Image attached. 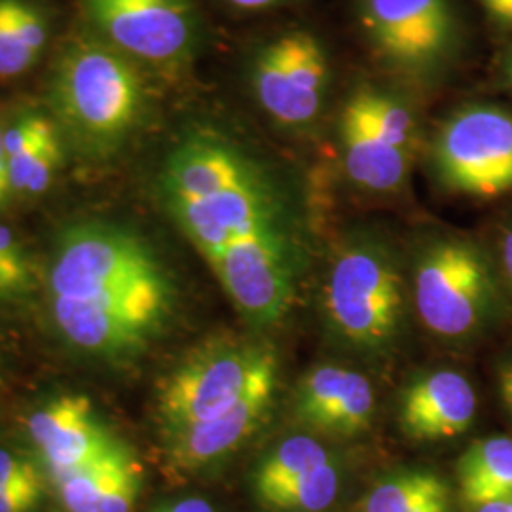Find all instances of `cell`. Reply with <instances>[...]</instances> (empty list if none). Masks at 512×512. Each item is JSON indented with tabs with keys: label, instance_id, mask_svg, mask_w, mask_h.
<instances>
[{
	"label": "cell",
	"instance_id": "6da1fadb",
	"mask_svg": "<svg viewBox=\"0 0 512 512\" xmlns=\"http://www.w3.org/2000/svg\"><path fill=\"white\" fill-rule=\"evenodd\" d=\"M162 194L207 262L239 239H294L274 181L215 133H192L173 148L162 171Z\"/></svg>",
	"mask_w": 512,
	"mask_h": 512
},
{
	"label": "cell",
	"instance_id": "7a4b0ae2",
	"mask_svg": "<svg viewBox=\"0 0 512 512\" xmlns=\"http://www.w3.org/2000/svg\"><path fill=\"white\" fill-rule=\"evenodd\" d=\"M55 122L76 147L107 156L139 126L147 109L141 74L107 40L76 37L63 48L50 78Z\"/></svg>",
	"mask_w": 512,
	"mask_h": 512
},
{
	"label": "cell",
	"instance_id": "3957f363",
	"mask_svg": "<svg viewBox=\"0 0 512 512\" xmlns=\"http://www.w3.org/2000/svg\"><path fill=\"white\" fill-rule=\"evenodd\" d=\"M171 306L165 274L120 285L88 300L52 298L55 325L65 340L103 359H120L147 346Z\"/></svg>",
	"mask_w": 512,
	"mask_h": 512
},
{
	"label": "cell",
	"instance_id": "277c9868",
	"mask_svg": "<svg viewBox=\"0 0 512 512\" xmlns=\"http://www.w3.org/2000/svg\"><path fill=\"white\" fill-rule=\"evenodd\" d=\"M274 361L270 349L239 340H217L194 351L169 374L160 391L158 416L164 431L224 414Z\"/></svg>",
	"mask_w": 512,
	"mask_h": 512
},
{
	"label": "cell",
	"instance_id": "5b68a950",
	"mask_svg": "<svg viewBox=\"0 0 512 512\" xmlns=\"http://www.w3.org/2000/svg\"><path fill=\"white\" fill-rule=\"evenodd\" d=\"M404 298L401 275L378 247H349L330 268L325 311L348 342L380 348L399 329Z\"/></svg>",
	"mask_w": 512,
	"mask_h": 512
},
{
	"label": "cell",
	"instance_id": "8992f818",
	"mask_svg": "<svg viewBox=\"0 0 512 512\" xmlns=\"http://www.w3.org/2000/svg\"><path fill=\"white\" fill-rule=\"evenodd\" d=\"M164 274L145 239L109 222H80L57 241L52 298L88 300L114 287Z\"/></svg>",
	"mask_w": 512,
	"mask_h": 512
},
{
	"label": "cell",
	"instance_id": "52a82bcc",
	"mask_svg": "<svg viewBox=\"0 0 512 512\" xmlns=\"http://www.w3.org/2000/svg\"><path fill=\"white\" fill-rule=\"evenodd\" d=\"M435 167L444 186L476 198L512 190V116L497 107H467L440 129Z\"/></svg>",
	"mask_w": 512,
	"mask_h": 512
},
{
	"label": "cell",
	"instance_id": "ba28073f",
	"mask_svg": "<svg viewBox=\"0 0 512 512\" xmlns=\"http://www.w3.org/2000/svg\"><path fill=\"white\" fill-rule=\"evenodd\" d=\"M329 57L306 31H293L264 46L253 61L251 82L260 107L287 126H306L329 90Z\"/></svg>",
	"mask_w": 512,
	"mask_h": 512
},
{
	"label": "cell",
	"instance_id": "9c48e42d",
	"mask_svg": "<svg viewBox=\"0 0 512 512\" xmlns=\"http://www.w3.org/2000/svg\"><path fill=\"white\" fill-rule=\"evenodd\" d=\"M488 272L475 247L442 241L416 270V306L427 329L459 338L475 329L488 300Z\"/></svg>",
	"mask_w": 512,
	"mask_h": 512
},
{
	"label": "cell",
	"instance_id": "30bf717a",
	"mask_svg": "<svg viewBox=\"0 0 512 512\" xmlns=\"http://www.w3.org/2000/svg\"><path fill=\"white\" fill-rule=\"evenodd\" d=\"M361 19L376 54L401 73L433 71L454 44L448 0H363Z\"/></svg>",
	"mask_w": 512,
	"mask_h": 512
},
{
	"label": "cell",
	"instance_id": "8fae6325",
	"mask_svg": "<svg viewBox=\"0 0 512 512\" xmlns=\"http://www.w3.org/2000/svg\"><path fill=\"white\" fill-rule=\"evenodd\" d=\"M296 255L294 239H239L213 256L209 266L247 319L274 325L293 302Z\"/></svg>",
	"mask_w": 512,
	"mask_h": 512
},
{
	"label": "cell",
	"instance_id": "7c38bea8",
	"mask_svg": "<svg viewBox=\"0 0 512 512\" xmlns=\"http://www.w3.org/2000/svg\"><path fill=\"white\" fill-rule=\"evenodd\" d=\"M86 12L110 46L152 65H177L194 46L188 0H84Z\"/></svg>",
	"mask_w": 512,
	"mask_h": 512
},
{
	"label": "cell",
	"instance_id": "4fadbf2b",
	"mask_svg": "<svg viewBox=\"0 0 512 512\" xmlns=\"http://www.w3.org/2000/svg\"><path fill=\"white\" fill-rule=\"evenodd\" d=\"M277 387V361L266 366L247 393L213 420L164 431V458L173 473H196L236 452L268 416Z\"/></svg>",
	"mask_w": 512,
	"mask_h": 512
},
{
	"label": "cell",
	"instance_id": "5bb4252c",
	"mask_svg": "<svg viewBox=\"0 0 512 512\" xmlns=\"http://www.w3.org/2000/svg\"><path fill=\"white\" fill-rule=\"evenodd\" d=\"M27 427L52 478L101 458L118 440L101 425L90 399L82 395L48 401L29 418Z\"/></svg>",
	"mask_w": 512,
	"mask_h": 512
},
{
	"label": "cell",
	"instance_id": "9a60e30c",
	"mask_svg": "<svg viewBox=\"0 0 512 512\" xmlns=\"http://www.w3.org/2000/svg\"><path fill=\"white\" fill-rule=\"evenodd\" d=\"M475 414L473 385L458 372L440 370L406 389L401 423L410 439H454L469 429Z\"/></svg>",
	"mask_w": 512,
	"mask_h": 512
},
{
	"label": "cell",
	"instance_id": "2e32d148",
	"mask_svg": "<svg viewBox=\"0 0 512 512\" xmlns=\"http://www.w3.org/2000/svg\"><path fill=\"white\" fill-rule=\"evenodd\" d=\"M4 150L12 194H44L63 162L61 129L42 112H25L4 128Z\"/></svg>",
	"mask_w": 512,
	"mask_h": 512
},
{
	"label": "cell",
	"instance_id": "e0dca14e",
	"mask_svg": "<svg viewBox=\"0 0 512 512\" xmlns=\"http://www.w3.org/2000/svg\"><path fill=\"white\" fill-rule=\"evenodd\" d=\"M340 131L344 162L353 183L374 192H391L404 183L408 154L370 128L351 101L342 114Z\"/></svg>",
	"mask_w": 512,
	"mask_h": 512
},
{
	"label": "cell",
	"instance_id": "ac0fdd59",
	"mask_svg": "<svg viewBox=\"0 0 512 512\" xmlns=\"http://www.w3.org/2000/svg\"><path fill=\"white\" fill-rule=\"evenodd\" d=\"M50 40V23L29 0H0V78L33 69Z\"/></svg>",
	"mask_w": 512,
	"mask_h": 512
},
{
	"label": "cell",
	"instance_id": "d6986e66",
	"mask_svg": "<svg viewBox=\"0 0 512 512\" xmlns=\"http://www.w3.org/2000/svg\"><path fill=\"white\" fill-rule=\"evenodd\" d=\"M461 495L471 507H484L512 495V439L476 440L458 465Z\"/></svg>",
	"mask_w": 512,
	"mask_h": 512
},
{
	"label": "cell",
	"instance_id": "ffe728a7",
	"mask_svg": "<svg viewBox=\"0 0 512 512\" xmlns=\"http://www.w3.org/2000/svg\"><path fill=\"white\" fill-rule=\"evenodd\" d=\"M340 490V471L336 461L298 476L291 482L256 494L258 501L275 511L321 512L330 507Z\"/></svg>",
	"mask_w": 512,
	"mask_h": 512
},
{
	"label": "cell",
	"instance_id": "44dd1931",
	"mask_svg": "<svg viewBox=\"0 0 512 512\" xmlns=\"http://www.w3.org/2000/svg\"><path fill=\"white\" fill-rule=\"evenodd\" d=\"M128 446L120 440L101 458L93 459L88 465L73 473L54 478L57 492L67 512H93L105 494L107 486L122 461L128 456Z\"/></svg>",
	"mask_w": 512,
	"mask_h": 512
},
{
	"label": "cell",
	"instance_id": "7402d4cb",
	"mask_svg": "<svg viewBox=\"0 0 512 512\" xmlns=\"http://www.w3.org/2000/svg\"><path fill=\"white\" fill-rule=\"evenodd\" d=\"M329 450L311 437H291L260 461L253 476L255 494L291 482L332 461Z\"/></svg>",
	"mask_w": 512,
	"mask_h": 512
},
{
	"label": "cell",
	"instance_id": "603a6c76",
	"mask_svg": "<svg viewBox=\"0 0 512 512\" xmlns=\"http://www.w3.org/2000/svg\"><path fill=\"white\" fill-rule=\"evenodd\" d=\"M448 488L439 476L412 471L380 482L359 505L357 512H408L427 499L446 494Z\"/></svg>",
	"mask_w": 512,
	"mask_h": 512
},
{
	"label": "cell",
	"instance_id": "cb8c5ba5",
	"mask_svg": "<svg viewBox=\"0 0 512 512\" xmlns=\"http://www.w3.org/2000/svg\"><path fill=\"white\" fill-rule=\"evenodd\" d=\"M374 416V391L363 374L351 372L348 385L334 403L311 423L319 431L334 435H357L368 429Z\"/></svg>",
	"mask_w": 512,
	"mask_h": 512
},
{
	"label": "cell",
	"instance_id": "d4e9b609",
	"mask_svg": "<svg viewBox=\"0 0 512 512\" xmlns=\"http://www.w3.org/2000/svg\"><path fill=\"white\" fill-rule=\"evenodd\" d=\"M349 101L361 112L368 126L378 131L389 145L410 154L416 141V124L404 105L389 95L370 90L355 93Z\"/></svg>",
	"mask_w": 512,
	"mask_h": 512
},
{
	"label": "cell",
	"instance_id": "484cf974",
	"mask_svg": "<svg viewBox=\"0 0 512 512\" xmlns=\"http://www.w3.org/2000/svg\"><path fill=\"white\" fill-rule=\"evenodd\" d=\"M35 275L31 260L14 232L0 224V298L14 300L31 293Z\"/></svg>",
	"mask_w": 512,
	"mask_h": 512
},
{
	"label": "cell",
	"instance_id": "4316f807",
	"mask_svg": "<svg viewBox=\"0 0 512 512\" xmlns=\"http://www.w3.org/2000/svg\"><path fill=\"white\" fill-rule=\"evenodd\" d=\"M143 484V469L139 459L133 452H129L118 471L112 476V480L101 497L99 505L93 512H131L135 507V501L141 494Z\"/></svg>",
	"mask_w": 512,
	"mask_h": 512
},
{
	"label": "cell",
	"instance_id": "83f0119b",
	"mask_svg": "<svg viewBox=\"0 0 512 512\" xmlns=\"http://www.w3.org/2000/svg\"><path fill=\"white\" fill-rule=\"evenodd\" d=\"M42 486L35 465L18 454L0 450V488Z\"/></svg>",
	"mask_w": 512,
	"mask_h": 512
},
{
	"label": "cell",
	"instance_id": "f1b7e54d",
	"mask_svg": "<svg viewBox=\"0 0 512 512\" xmlns=\"http://www.w3.org/2000/svg\"><path fill=\"white\" fill-rule=\"evenodd\" d=\"M42 486L0 488V512H29L37 507Z\"/></svg>",
	"mask_w": 512,
	"mask_h": 512
},
{
	"label": "cell",
	"instance_id": "f546056e",
	"mask_svg": "<svg viewBox=\"0 0 512 512\" xmlns=\"http://www.w3.org/2000/svg\"><path fill=\"white\" fill-rule=\"evenodd\" d=\"M152 512H215L209 501L202 497H186L173 503H165L162 507L154 509Z\"/></svg>",
	"mask_w": 512,
	"mask_h": 512
},
{
	"label": "cell",
	"instance_id": "4dcf8cb0",
	"mask_svg": "<svg viewBox=\"0 0 512 512\" xmlns=\"http://www.w3.org/2000/svg\"><path fill=\"white\" fill-rule=\"evenodd\" d=\"M480 2L497 23L512 27V0H480Z\"/></svg>",
	"mask_w": 512,
	"mask_h": 512
},
{
	"label": "cell",
	"instance_id": "1f68e13d",
	"mask_svg": "<svg viewBox=\"0 0 512 512\" xmlns=\"http://www.w3.org/2000/svg\"><path fill=\"white\" fill-rule=\"evenodd\" d=\"M12 196L10 177H8V162H6V150H4V128L0 126V205L4 207Z\"/></svg>",
	"mask_w": 512,
	"mask_h": 512
},
{
	"label": "cell",
	"instance_id": "d6a6232c",
	"mask_svg": "<svg viewBox=\"0 0 512 512\" xmlns=\"http://www.w3.org/2000/svg\"><path fill=\"white\" fill-rule=\"evenodd\" d=\"M448 505H450V499H448V492H446V494H440L433 497V499L423 501L421 505L408 512H448Z\"/></svg>",
	"mask_w": 512,
	"mask_h": 512
},
{
	"label": "cell",
	"instance_id": "836d02e7",
	"mask_svg": "<svg viewBox=\"0 0 512 512\" xmlns=\"http://www.w3.org/2000/svg\"><path fill=\"white\" fill-rule=\"evenodd\" d=\"M499 385H501V397H503V401L507 404V408H509V412H511L512 416V365L507 366V368L501 372Z\"/></svg>",
	"mask_w": 512,
	"mask_h": 512
},
{
	"label": "cell",
	"instance_id": "e575fe53",
	"mask_svg": "<svg viewBox=\"0 0 512 512\" xmlns=\"http://www.w3.org/2000/svg\"><path fill=\"white\" fill-rule=\"evenodd\" d=\"M226 2L236 8H241V10H258V8L272 6L277 0H226Z\"/></svg>",
	"mask_w": 512,
	"mask_h": 512
},
{
	"label": "cell",
	"instance_id": "d590c367",
	"mask_svg": "<svg viewBox=\"0 0 512 512\" xmlns=\"http://www.w3.org/2000/svg\"><path fill=\"white\" fill-rule=\"evenodd\" d=\"M476 512H512V495L511 497L494 501V503H488L484 507H478Z\"/></svg>",
	"mask_w": 512,
	"mask_h": 512
},
{
	"label": "cell",
	"instance_id": "8d00e7d4",
	"mask_svg": "<svg viewBox=\"0 0 512 512\" xmlns=\"http://www.w3.org/2000/svg\"><path fill=\"white\" fill-rule=\"evenodd\" d=\"M503 264H505V270H507L512 283V230L503 241Z\"/></svg>",
	"mask_w": 512,
	"mask_h": 512
},
{
	"label": "cell",
	"instance_id": "74e56055",
	"mask_svg": "<svg viewBox=\"0 0 512 512\" xmlns=\"http://www.w3.org/2000/svg\"><path fill=\"white\" fill-rule=\"evenodd\" d=\"M509 74H511V80H512V57H511V63H509Z\"/></svg>",
	"mask_w": 512,
	"mask_h": 512
},
{
	"label": "cell",
	"instance_id": "f35d334b",
	"mask_svg": "<svg viewBox=\"0 0 512 512\" xmlns=\"http://www.w3.org/2000/svg\"><path fill=\"white\" fill-rule=\"evenodd\" d=\"M0 209H2V205H0Z\"/></svg>",
	"mask_w": 512,
	"mask_h": 512
}]
</instances>
